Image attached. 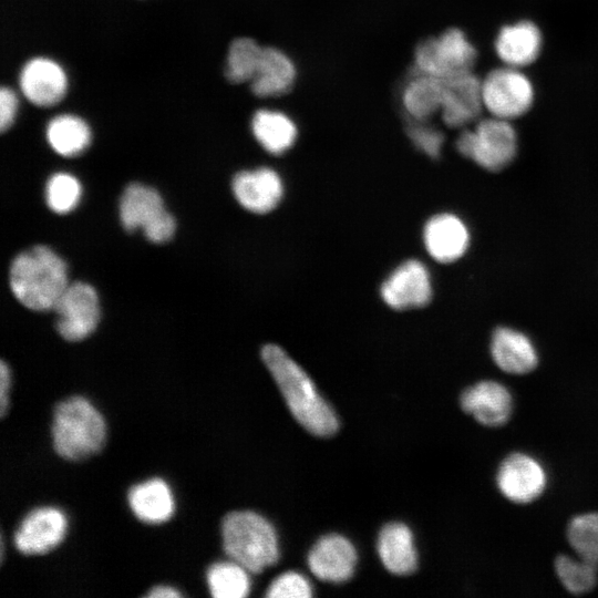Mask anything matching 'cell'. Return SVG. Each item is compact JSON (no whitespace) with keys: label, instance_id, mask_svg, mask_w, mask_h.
<instances>
[{"label":"cell","instance_id":"cell-1","mask_svg":"<svg viewBox=\"0 0 598 598\" xmlns=\"http://www.w3.org/2000/svg\"><path fill=\"white\" fill-rule=\"evenodd\" d=\"M261 359L278 384L296 420L317 436H330L339 429V421L331 406L322 399L313 382L277 344H266Z\"/></svg>","mask_w":598,"mask_h":598},{"label":"cell","instance_id":"cell-2","mask_svg":"<svg viewBox=\"0 0 598 598\" xmlns=\"http://www.w3.org/2000/svg\"><path fill=\"white\" fill-rule=\"evenodd\" d=\"M9 279L14 297L33 311L54 309L69 286L65 261L43 245L20 252L11 262Z\"/></svg>","mask_w":598,"mask_h":598},{"label":"cell","instance_id":"cell-3","mask_svg":"<svg viewBox=\"0 0 598 598\" xmlns=\"http://www.w3.org/2000/svg\"><path fill=\"white\" fill-rule=\"evenodd\" d=\"M54 451L69 461L97 453L105 443L106 425L99 410L83 396H70L56 404L52 421Z\"/></svg>","mask_w":598,"mask_h":598},{"label":"cell","instance_id":"cell-4","mask_svg":"<svg viewBox=\"0 0 598 598\" xmlns=\"http://www.w3.org/2000/svg\"><path fill=\"white\" fill-rule=\"evenodd\" d=\"M227 556L249 573H261L279 558L278 538L272 525L251 511L228 513L221 524Z\"/></svg>","mask_w":598,"mask_h":598},{"label":"cell","instance_id":"cell-5","mask_svg":"<svg viewBox=\"0 0 598 598\" xmlns=\"http://www.w3.org/2000/svg\"><path fill=\"white\" fill-rule=\"evenodd\" d=\"M461 155L491 172L505 168L517 152V134L511 121L489 116L464 130L456 140Z\"/></svg>","mask_w":598,"mask_h":598},{"label":"cell","instance_id":"cell-6","mask_svg":"<svg viewBox=\"0 0 598 598\" xmlns=\"http://www.w3.org/2000/svg\"><path fill=\"white\" fill-rule=\"evenodd\" d=\"M476 58V49L465 33L450 28L417 43L412 72L446 80L472 72Z\"/></svg>","mask_w":598,"mask_h":598},{"label":"cell","instance_id":"cell-7","mask_svg":"<svg viewBox=\"0 0 598 598\" xmlns=\"http://www.w3.org/2000/svg\"><path fill=\"white\" fill-rule=\"evenodd\" d=\"M118 213L126 230L143 229L152 243L163 244L174 236L176 221L166 210L159 193L152 187L130 184L121 197Z\"/></svg>","mask_w":598,"mask_h":598},{"label":"cell","instance_id":"cell-8","mask_svg":"<svg viewBox=\"0 0 598 598\" xmlns=\"http://www.w3.org/2000/svg\"><path fill=\"white\" fill-rule=\"evenodd\" d=\"M534 86L520 69L503 65L482 80V100L491 116L512 121L533 105Z\"/></svg>","mask_w":598,"mask_h":598},{"label":"cell","instance_id":"cell-9","mask_svg":"<svg viewBox=\"0 0 598 598\" xmlns=\"http://www.w3.org/2000/svg\"><path fill=\"white\" fill-rule=\"evenodd\" d=\"M54 310L58 315L55 328L59 334L68 341L83 340L99 323L97 293L89 283H69L55 303Z\"/></svg>","mask_w":598,"mask_h":598},{"label":"cell","instance_id":"cell-10","mask_svg":"<svg viewBox=\"0 0 598 598\" xmlns=\"http://www.w3.org/2000/svg\"><path fill=\"white\" fill-rule=\"evenodd\" d=\"M547 473L534 456L516 452L506 456L496 472V485L501 494L516 504L537 499L546 489Z\"/></svg>","mask_w":598,"mask_h":598},{"label":"cell","instance_id":"cell-11","mask_svg":"<svg viewBox=\"0 0 598 598\" xmlns=\"http://www.w3.org/2000/svg\"><path fill=\"white\" fill-rule=\"evenodd\" d=\"M380 293L394 310L425 307L432 299V282L426 266L417 259L405 260L383 281Z\"/></svg>","mask_w":598,"mask_h":598},{"label":"cell","instance_id":"cell-12","mask_svg":"<svg viewBox=\"0 0 598 598\" xmlns=\"http://www.w3.org/2000/svg\"><path fill=\"white\" fill-rule=\"evenodd\" d=\"M66 528L62 511L53 506L38 507L20 522L13 534V544L24 555L45 554L63 540Z\"/></svg>","mask_w":598,"mask_h":598},{"label":"cell","instance_id":"cell-13","mask_svg":"<svg viewBox=\"0 0 598 598\" xmlns=\"http://www.w3.org/2000/svg\"><path fill=\"white\" fill-rule=\"evenodd\" d=\"M19 85L29 102L40 107H49L58 104L66 94L68 78L58 62L37 56L22 66Z\"/></svg>","mask_w":598,"mask_h":598},{"label":"cell","instance_id":"cell-14","mask_svg":"<svg viewBox=\"0 0 598 598\" xmlns=\"http://www.w3.org/2000/svg\"><path fill=\"white\" fill-rule=\"evenodd\" d=\"M442 82L441 114L444 123L453 128H462L476 121L484 110L482 80L467 72Z\"/></svg>","mask_w":598,"mask_h":598},{"label":"cell","instance_id":"cell-15","mask_svg":"<svg viewBox=\"0 0 598 598\" xmlns=\"http://www.w3.org/2000/svg\"><path fill=\"white\" fill-rule=\"evenodd\" d=\"M460 403L465 413L487 427L506 424L514 410L511 391L494 380L480 381L466 388L461 394Z\"/></svg>","mask_w":598,"mask_h":598},{"label":"cell","instance_id":"cell-16","mask_svg":"<svg viewBox=\"0 0 598 598\" xmlns=\"http://www.w3.org/2000/svg\"><path fill=\"white\" fill-rule=\"evenodd\" d=\"M231 188L237 202L254 214L271 212L283 195L280 176L269 167L237 173L233 178Z\"/></svg>","mask_w":598,"mask_h":598},{"label":"cell","instance_id":"cell-17","mask_svg":"<svg viewBox=\"0 0 598 598\" xmlns=\"http://www.w3.org/2000/svg\"><path fill=\"white\" fill-rule=\"evenodd\" d=\"M357 564V551L346 537L330 534L321 537L308 554V566L319 579L343 582L351 578Z\"/></svg>","mask_w":598,"mask_h":598},{"label":"cell","instance_id":"cell-18","mask_svg":"<svg viewBox=\"0 0 598 598\" xmlns=\"http://www.w3.org/2000/svg\"><path fill=\"white\" fill-rule=\"evenodd\" d=\"M423 241L429 255L439 262L460 259L470 245V233L461 218L442 213L432 216L423 229Z\"/></svg>","mask_w":598,"mask_h":598},{"label":"cell","instance_id":"cell-19","mask_svg":"<svg viewBox=\"0 0 598 598\" xmlns=\"http://www.w3.org/2000/svg\"><path fill=\"white\" fill-rule=\"evenodd\" d=\"M543 37L538 27L527 20L504 25L495 39V52L504 65L522 69L539 55Z\"/></svg>","mask_w":598,"mask_h":598},{"label":"cell","instance_id":"cell-20","mask_svg":"<svg viewBox=\"0 0 598 598\" xmlns=\"http://www.w3.org/2000/svg\"><path fill=\"white\" fill-rule=\"evenodd\" d=\"M491 355L495 364L509 374H526L538 364V354L530 339L512 328H497L491 339Z\"/></svg>","mask_w":598,"mask_h":598},{"label":"cell","instance_id":"cell-21","mask_svg":"<svg viewBox=\"0 0 598 598\" xmlns=\"http://www.w3.org/2000/svg\"><path fill=\"white\" fill-rule=\"evenodd\" d=\"M296 76V66L283 51L275 47H264L250 89L258 97H277L292 87Z\"/></svg>","mask_w":598,"mask_h":598},{"label":"cell","instance_id":"cell-22","mask_svg":"<svg viewBox=\"0 0 598 598\" xmlns=\"http://www.w3.org/2000/svg\"><path fill=\"white\" fill-rule=\"evenodd\" d=\"M127 502L133 514L147 524L168 520L175 511V501L169 485L155 477L141 482L128 491Z\"/></svg>","mask_w":598,"mask_h":598},{"label":"cell","instance_id":"cell-23","mask_svg":"<svg viewBox=\"0 0 598 598\" xmlns=\"http://www.w3.org/2000/svg\"><path fill=\"white\" fill-rule=\"evenodd\" d=\"M378 553L384 567L395 575H409L417 565L411 529L402 523H389L378 537Z\"/></svg>","mask_w":598,"mask_h":598},{"label":"cell","instance_id":"cell-24","mask_svg":"<svg viewBox=\"0 0 598 598\" xmlns=\"http://www.w3.org/2000/svg\"><path fill=\"white\" fill-rule=\"evenodd\" d=\"M251 132L259 145L269 154L281 155L297 140V126L285 113L261 109L251 118Z\"/></svg>","mask_w":598,"mask_h":598},{"label":"cell","instance_id":"cell-25","mask_svg":"<svg viewBox=\"0 0 598 598\" xmlns=\"http://www.w3.org/2000/svg\"><path fill=\"white\" fill-rule=\"evenodd\" d=\"M442 80L412 72L402 92V105L409 118L427 121L442 105Z\"/></svg>","mask_w":598,"mask_h":598},{"label":"cell","instance_id":"cell-26","mask_svg":"<svg viewBox=\"0 0 598 598\" xmlns=\"http://www.w3.org/2000/svg\"><path fill=\"white\" fill-rule=\"evenodd\" d=\"M45 136L55 153L68 157L82 154L92 137L87 123L73 114H60L51 118Z\"/></svg>","mask_w":598,"mask_h":598},{"label":"cell","instance_id":"cell-27","mask_svg":"<svg viewBox=\"0 0 598 598\" xmlns=\"http://www.w3.org/2000/svg\"><path fill=\"white\" fill-rule=\"evenodd\" d=\"M248 570L234 560L217 561L207 569L206 580L215 598H244L250 590Z\"/></svg>","mask_w":598,"mask_h":598},{"label":"cell","instance_id":"cell-28","mask_svg":"<svg viewBox=\"0 0 598 598\" xmlns=\"http://www.w3.org/2000/svg\"><path fill=\"white\" fill-rule=\"evenodd\" d=\"M554 567L560 584L573 595L587 594L598 582V563L579 556L558 555Z\"/></svg>","mask_w":598,"mask_h":598},{"label":"cell","instance_id":"cell-29","mask_svg":"<svg viewBox=\"0 0 598 598\" xmlns=\"http://www.w3.org/2000/svg\"><path fill=\"white\" fill-rule=\"evenodd\" d=\"M262 53L254 39L241 37L235 39L227 52L225 76L231 83L250 82L255 76Z\"/></svg>","mask_w":598,"mask_h":598},{"label":"cell","instance_id":"cell-30","mask_svg":"<svg viewBox=\"0 0 598 598\" xmlns=\"http://www.w3.org/2000/svg\"><path fill=\"white\" fill-rule=\"evenodd\" d=\"M567 540L577 556L598 563V512L573 517L567 526Z\"/></svg>","mask_w":598,"mask_h":598},{"label":"cell","instance_id":"cell-31","mask_svg":"<svg viewBox=\"0 0 598 598\" xmlns=\"http://www.w3.org/2000/svg\"><path fill=\"white\" fill-rule=\"evenodd\" d=\"M81 194V184L68 173L52 175L45 186L47 204L56 214H66L73 210L80 202Z\"/></svg>","mask_w":598,"mask_h":598},{"label":"cell","instance_id":"cell-32","mask_svg":"<svg viewBox=\"0 0 598 598\" xmlns=\"http://www.w3.org/2000/svg\"><path fill=\"white\" fill-rule=\"evenodd\" d=\"M405 131L412 144L429 157H440L444 143L443 133L426 121L409 118Z\"/></svg>","mask_w":598,"mask_h":598},{"label":"cell","instance_id":"cell-33","mask_svg":"<svg viewBox=\"0 0 598 598\" xmlns=\"http://www.w3.org/2000/svg\"><path fill=\"white\" fill-rule=\"evenodd\" d=\"M312 596V588L308 579L297 573L287 571L272 580L266 597L269 598H309Z\"/></svg>","mask_w":598,"mask_h":598},{"label":"cell","instance_id":"cell-34","mask_svg":"<svg viewBox=\"0 0 598 598\" xmlns=\"http://www.w3.org/2000/svg\"><path fill=\"white\" fill-rule=\"evenodd\" d=\"M18 97L16 92L7 86L0 90V128L7 131L13 124L18 111Z\"/></svg>","mask_w":598,"mask_h":598},{"label":"cell","instance_id":"cell-35","mask_svg":"<svg viewBox=\"0 0 598 598\" xmlns=\"http://www.w3.org/2000/svg\"><path fill=\"white\" fill-rule=\"evenodd\" d=\"M11 372L8 364L1 360L0 363V415L3 417L10 404Z\"/></svg>","mask_w":598,"mask_h":598},{"label":"cell","instance_id":"cell-36","mask_svg":"<svg viewBox=\"0 0 598 598\" xmlns=\"http://www.w3.org/2000/svg\"><path fill=\"white\" fill-rule=\"evenodd\" d=\"M181 596L182 594L178 590L164 585L155 586L146 594V597L148 598H178Z\"/></svg>","mask_w":598,"mask_h":598}]
</instances>
